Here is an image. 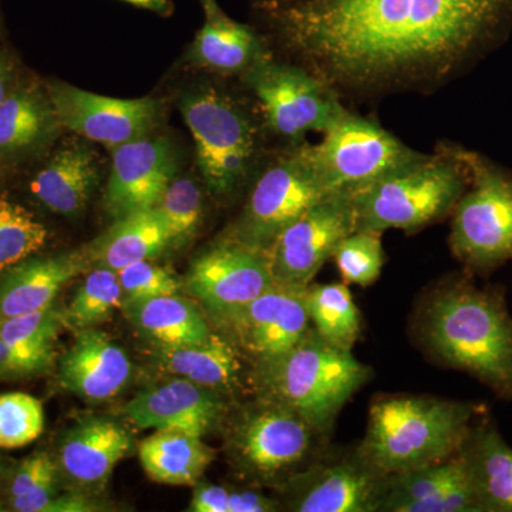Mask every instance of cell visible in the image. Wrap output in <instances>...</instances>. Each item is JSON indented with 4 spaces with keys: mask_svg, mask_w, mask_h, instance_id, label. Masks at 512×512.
<instances>
[{
    "mask_svg": "<svg viewBox=\"0 0 512 512\" xmlns=\"http://www.w3.org/2000/svg\"><path fill=\"white\" fill-rule=\"evenodd\" d=\"M512 0H291L286 46L339 94L434 87L477 59L507 25Z\"/></svg>",
    "mask_w": 512,
    "mask_h": 512,
    "instance_id": "6da1fadb",
    "label": "cell"
},
{
    "mask_svg": "<svg viewBox=\"0 0 512 512\" xmlns=\"http://www.w3.org/2000/svg\"><path fill=\"white\" fill-rule=\"evenodd\" d=\"M464 272L427 293L417 313L421 346L441 366L461 370L512 400V318L504 291L478 288Z\"/></svg>",
    "mask_w": 512,
    "mask_h": 512,
    "instance_id": "7a4b0ae2",
    "label": "cell"
},
{
    "mask_svg": "<svg viewBox=\"0 0 512 512\" xmlns=\"http://www.w3.org/2000/svg\"><path fill=\"white\" fill-rule=\"evenodd\" d=\"M483 403L431 396H386L370 406L359 456L382 476L456 457Z\"/></svg>",
    "mask_w": 512,
    "mask_h": 512,
    "instance_id": "3957f363",
    "label": "cell"
},
{
    "mask_svg": "<svg viewBox=\"0 0 512 512\" xmlns=\"http://www.w3.org/2000/svg\"><path fill=\"white\" fill-rule=\"evenodd\" d=\"M372 373L353 352L330 345L311 326L293 348L256 362L252 380L259 399L288 407L329 436L343 407Z\"/></svg>",
    "mask_w": 512,
    "mask_h": 512,
    "instance_id": "277c9868",
    "label": "cell"
},
{
    "mask_svg": "<svg viewBox=\"0 0 512 512\" xmlns=\"http://www.w3.org/2000/svg\"><path fill=\"white\" fill-rule=\"evenodd\" d=\"M468 151L443 144L434 154L350 191L356 231L413 234L451 217L471 181Z\"/></svg>",
    "mask_w": 512,
    "mask_h": 512,
    "instance_id": "5b68a950",
    "label": "cell"
},
{
    "mask_svg": "<svg viewBox=\"0 0 512 512\" xmlns=\"http://www.w3.org/2000/svg\"><path fill=\"white\" fill-rule=\"evenodd\" d=\"M185 124L194 138L198 168L215 197L237 194L258 157V130L247 111L221 90L201 86L180 101Z\"/></svg>",
    "mask_w": 512,
    "mask_h": 512,
    "instance_id": "8992f818",
    "label": "cell"
},
{
    "mask_svg": "<svg viewBox=\"0 0 512 512\" xmlns=\"http://www.w3.org/2000/svg\"><path fill=\"white\" fill-rule=\"evenodd\" d=\"M471 181L453 214L448 244L468 274L487 276L512 261V174L468 151Z\"/></svg>",
    "mask_w": 512,
    "mask_h": 512,
    "instance_id": "52a82bcc",
    "label": "cell"
},
{
    "mask_svg": "<svg viewBox=\"0 0 512 512\" xmlns=\"http://www.w3.org/2000/svg\"><path fill=\"white\" fill-rule=\"evenodd\" d=\"M330 194L313 161L311 144H293L256 178L244 211L227 235L268 251L285 228Z\"/></svg>",
    "mask_w": 512,
    "mask_h": 512,
    "instance_id": "ba28073f",
    "label": "cell"
},
{
    "mask_svg": "<svg viewBox=\"0 0 512 512\" xmlns=\"http://www.w3.org/2000/svg\"><path fill=\"white\" fill-rule=\"evenodd\" d=\"M265 123L278 136L301 144L311 133H325L348 111L340 94L303 66L275 62L271 56L242 74Z\"/></svg>",
    "mask_w": 512,
    "mask_h": 512,
    "instance_id": "9c48e42d",
    "label": "cell"
},
{
    "mask_svg": "<svg viewBox=\"0 0 512 512\" xmlns=\"http://www.w3.org/2000/svg\"><path fill=\"white\" fill-rule=\"evenodd\" d=\"M313 161L329 192L353 191L423 157L375 120L348 110L312 146Z\"/></svg>",
    "mask_w": 512,
    "mask_h": 512,
    "instance_id": "30bf717a",
    "label": "cell"
},
{
    "mask_svg": "<svg viewBox=\"0 0 512 512\" xmlns=\"http://www.w3.org/2000/svg\"><path fill=\"white\" fill-rule=\"evenodd\" d=\"M319 433L301 414L288 407L259 399L234 424L231 451L239 467L265 480L299 473L323 453Z\"/></svg>",
    "mask_w": 512,
    "mask_h": 512,
    "instance_id": "8fae6325",
    "label": "cell"
},
{
    "mask_svg": "<svg viewBox=\"0 0 512 512\" xmlns=\"http://www.w3.org/2000/svg\"><path fill=\"white\" fill-rule=\"evenodd\" d=\"M356 231L350 191H338L313 205L279 234L268 249L275 284L306 289L339 242Z\"/></svg>",
    "mask_w": 512,
    "mask_h": 512,
    "instance_id": "7c38bea8",
    "label": "cell"
},
{
    "mask_svg": "<svg viewBox=\"0 0 512 512\" xmlns=\"http://www.w3.org/2000/svg\"><path fill=\"white\" fill-rule=\"evenodd\" d=\"M275 284L268 251L225 235L195 259L188 291L204 303L218 323L231 318Z\"/></svg>",
    "mask_w": 512,
    "mask_h": 512,
    "instance_id": "4fadbf2b",
    "label": "cell"
},
{
    "mask_svg": "<svg viewBox=\"0 0 512 512\" xmlns=\"http://www.w3.org/2000/svg\"><path fill=\"white\" fill-rule=\"evenodd\" d=\"M384 478L357 450L320 454L286 480L288 508L296 512H379Z\"/></svg>",
    "mask_w": 512,
    "mask_h": 512,
    "instance_id": "5bb4252c",
    "label": "cell"
},
{
    "mask_svg": "<svg viewBox=\"0 0 512 512\" xmlns=\"http://www.w3.org/2000/svg\"><path fill=\"white\" fill-rule=\"evenodd\" d=\"M49 100L60 126L109 148L147 136L161 117L156 99H114L66 83L49 87Z\"/></svg>",
    "mask_w": 512,
    "mask_h": 512,
    "instance_id": "9a60e30c",
    "label": "cell"
},
{
    "mask_svg": "<svg viewBox=\"0 0 512 512\" xmlns=\"http://www.w3.org/2000/svg\"><path fill=\"white\" fill-rule=\"evenodd\" d=\"M220 325L231 336L229 342L255 362L282 355L312 326L306 289L274 284Z\"/></svg>",
    "mask_w": 512,
    "mask_h": 512,
    "instance_id": "2e32d148",
    "label": "cell"
},
{
    "mask_svg": "<svg viewBox=\"0 0 512 512\" xmlns=\"http://www.w3.org/2000/svg\"><path fill=\"white\" fill-rule=\"evenodd\" d=\"M177 171L173 148L163 137H140L114 148L104 204L114 220L151 210Z\"/></svg>",
    "mask_w": 512,
    "mask_h": 512,
    "instance_id": "e0dca14e",
    "label": "cell"
},
{
    "mask_svg": "<svg viewBox=\"0 0 512 512\" xmlns=\"http://www.w3.org/2000/svg\"><path fill=\"white\" fill-rule=\"evenodd\" d=\"M215 393L177 377L138 393L124 406V414L138 429L177 430L204 437L225 413Z\"/></svg>",
    "mask_w": 512,
    "mask_h": 512,
    "instance_id": "ac0fdd59",
    "label": "cell"
},
{
    "mask_svg": "<svg viewBox=\"0 0 512 512\" xmlns=\"http://www.w3.org/2000/svg\"><path fill=\"white\" fill-rule=\"evenodd\" d=\"M131 450L133 437L119 421L90 417L66 431L56 461L76 491L100 490Z\"/></svg>",
    "mask_w": 512,
    "mask_h": 512,
    "instance_id": "d6986e66",
    "label": "cell"
},
{
    "mask_svg": "<svg viewBox=\"0 0 512 512\" xmlns=\"http://www.w3.org/2000/svg\"><path fill=\"white\" fill-rule=\"evenodd\" d=\"M130 376L127 353L94 328L79 330L60 360V386L87 402L113 399L127 386Z\"/></svg>",
    "mask_w": 512,
    "mask_h": 512,
    "instance_id": "ffe728a7",
    "label": "cell"
},
{
    "mask_svg": "<svg viewBox=\"0 0 512 512\" xmlns=\"http://www.w3.org/2000/svg\"><path fill=\"white\" fill-rule=\"evenodd\" d=\"M84 251L26 259L0 279V322L55 305L64 286L89 266Z\"/></svg>",
    "mask_w": 512,
    "mask_h": 512,
    "instance_id": "44dd1931",
    "label": "cell"
},
{
    "mask_svg": "<svg viewBox=\"0 0 512 512\" xmlns=\"http://www.w3.org/2000/svg\"><path fill=\"white\" fill-rule=\"evenodd\" d=\"M458 456L483 512H512V447L487 413L478 417Z\"/></svg>",
    "mask_w": 512,
    "mask_h": 512,
    "instance_id": "7402d4cb",
    "label": "cell"
},
{
    "mask_svg": "<svg viewBox=\"0 0 512 512\" xmlns=\"http://www.w3.org/2000/svg\"><path fill=\"white\" fill-rule=\"evenodd\" d=\"M66 326L55 305L0 322V380L47 372L56 357V345Z\"/></svg>",
    "mask_w": 512,
    "mask_h": 512,
    "instance_id": "603a6c76",
    "label": "cell"
},
{
    "mask_svg": "<svg viewBox=\"0 0 512 512\" xmlns=\"http://www.w3.org/2000/svg\"><path fill=\"white\" fill-rule=\"evenodd\" d=\"M204 25L195 37V62L212 72L244 74L266 57L264 42L244 23L229 18L218 0H200Z\"/></svg>",
    "mask_w": 512,
    "mask_h": 512,
    "instance_id": "cb8c5ba5",
    "label": "cell"
},
{
    "mask_svg": "<svg viewBox=\"0 0 512 512\" xmlns=\"http://www.w3.org/2000/svg\"><path fill=\"white\" fill-rule=\"evenodd\" d=\"M97 180L96 157L86 146L74 144L57 151L37 173L30 190L55 214L76 217L86 207Z\"/></svg>",
    "mask_w": 512,
    "mask_h": 512,
    "instance_id": "d4e9b609",
    "label": "cell"
},
{
    "mask_svg": "<svg viewBox=\"0 0 512 512\" xmlns=\"http://www.w3.org/2000/svg\"><path fill=\"white\" fill-rule=\"evenodd\" d=\"M170 245L163 221L151 208L114 220V224L83 251L90 265L117 272L136 262L156 258Z\"/></svg>",
    "mask_w": 512,
    "mask_h": 512,
    "instance_id": "484cf974",
    "label": "cell"
},
{
    "mask_svg": "<svg viewBox=\"0 0 512 512\" xmlns=\"http://www.w3.org/2000/svg\"><path fill=\"white\" fill-rule=\"evenodd\" d=\"M123 308L131 323L157 346L197 345L212 335L201 309L178 295L124 301Z\"/></svg>",
    "mask_w": 512,
    "mask_h": 512,
    "instance_id": "4316f807",
    "label": "cell"
},
{
    "mask_svg": "<svg viewBox=\"0 0 512 512\" xmlns=\"http://www.w3.org/2000/svg\"><path fill=\"white\" fill-rule=\"evenodd\" d=\"M156 359L164 372L214 392H227L241 382L239 350L228 339L214 333L197 345L157 346Z\"/></svg>",
    "mask_w": 512,
    "mask_h": 512,
    "instance_id": "83f0119b",
    "label": "cell"
},
{
    "mask_svg": "<svg viewBox=\"0 0 512 512\" xmlns=\"http://www.w3.org/2000/svg\"><path fill=\"white\" fill-rule=\"evenodd\" d=\"M141 466L151 480L167 485H195L214 460L202 437L177 430H156L138 446Z\"/></svg>",
    "mask_w": 512,
    "mask_h": 512,
    "instance_id": "f1b7e54d",
    "label": "cell"
},
{
    "mask_svg": "<svg viewBox=\"0 0 512 512\" xmlns=\"http://www.w3.org/2000/svg\"><path fill=\"white\" fill-rule=\"evenodd\" d=\"M306 308L316 332L330 345L353 352L362 335V315L348 284H311Z\"/></svg>",
    "mask_w": 512,
    "mask_h": 512,
    "instance_id": "f546056e",
    "label": "cell"
},
{
    "mask_svg": "<svg viewBox=\"0 0 512 512\" xmlns=\"http://www.w3.org/2000/svg\"><path fill=\"white\" fill-rule=\"evenodd\" d=\"M468 480L461 457L414 468L384 478V494L379 512H403L407 505L426 500L431 495Z\"/></svg>",
    "mask_w": 512,
    "mask_h": 512,
    "instance_id": "4dcf8cb0",
    "label": "cell"
},
{
    "mask_svg": "<svg viewBox=\"0 0 512 512\" xmlns=\"http://www.w3.org/2000/svg\"><path fill=\"white\" fill-rule=\"evenodd\" d=\"M56 121L52 104H47L39 94L28 90L8 94L0 103V150L35 146L45 140Z\"/></svg>",
    "mask_w": 512,
    "mask_h": 512,
    "instance_id": "1f68e13d",
    "label": "cell"
},
{
    "mask_svg": "<svg viewBox=\"0 0 512 512\" xmlns=\"http://www.w3.org/2000/svg\"><path fill=\"white\" fill-rule=\"evenodd\" d=\"M60 477L57 461L46 451L26 457L10 474L9 507L16 512H52L62 495Z\"/></svg>",
    "mask_w": 512,
    "mask_h": 512,
    "instance_id": "d6a6232c",
    "label": "cell"
},
{
    "mask_svg": "<svg viewBox=\"0 0 512 512\" xmlns=\"http://www.w3.org/2000/svg\"><path fill=\"white\" fill-rule=\"evenodd\" d=\"M123 301L117 272L96 266L74 293L69 308L63 312L64 320L77 330L93 329L109 320Z\"/></svg>",
    "mask_w": 512,
    "mask_h": 512,
    "instance_id": "836d02e7",
    "label": "cell"
},
{
    "mask_svg": "<svg viewBox=\"0 0 512 512\" xmlns=\"http://www.w3.org/2000/svg\"><path fill=\"white\" fill-rule=\"evenodd\" d=\"M49 231L22 205L0 197V272L45 247Z\"/></svg>",
    "mask_w": 512,
    "mask_h": 512,
    "instance_id": "e575fe53",
    "label": "cell"
},
{
    "mask_svg": "<svg viewBox=\"0 0 512 512\" xmlns=\"http://www.w3.org/2000/svg\"><path fill=\"white\" fill-rule=\"evenodd\" d=\"M154 210L167 229L170 244L183 247L201 227L204 207L200 188L190 178L171 181Z\"/></svg>",
    "mask_w": 512,
    "mask_h": 512,
    "instance_id": "d590c367",
    "label": "cell"
},
{
    "mask_svg": "<svg viewBox=\"0 0 512 512\" xmlns=\"http://www.w3.org/2000/svg\"><path fill=\"white\" fill-rule=\"evenodd\" d=\"M382 235L376 231H355L339 242L332 259L345 284L370 286L379 279L386 262Z\"/></svg>",
    "mask_w": 512,
    "mask_h": 512,
    "instance_id": "8d00e7d4",
    "label": "cell"
},
{
    "mask_svg": "<svg viewBox=\"0 0 512 512\" xmlns=\"http://www.w3.org/2000/svg\"><path fill=\"white\" fill-rule=\"evenodd\" d=\"M45 429L43 404L30 394L0 396V448L15 450L33 443Z\"/></svg>",
    "mask_w": 512,
    "mask_h": 512,
    "instance_id": "74e56055",
    "label": "cell"
},
{
    "mask_svg": "<svg viewBox=\"0 0 512 512\" xmlns=\"http://www.w3.org/2000/svg\"><path fill=\"white\" fill-rule=\"evenodd\" d=\"M124 301L158 298L177 295L181 284L177 276L163 266L150 261H140L117 271ZM123 301V302H124Z\"/></svg>",
    "mask_w": 512,
    "mask_h": 512,
    "instance_id": "f35d334b",
    "label": "cell"
},
{
    "mask_svg": "<svg viewBox=\"0 0 512 512\" xmlns=\"http://www.w3.org/2000/svg\"><path fill=\"white\" fill-rule=\"evenodd\" d=\"M231 490L214 484H195L190 504L192 512H228Z\"/></svg>",
    "mask_w": 512,
    "mask_h": 512,
    "instance_id": "ab89813d",
    "label": "cell"
},
{
    "mask_svg": "<svg viewBox=\"0 0 512 512\" xmlns=\"http://www.w3.org/2000/svg\"><path fill=\"white\" fill-rule=\"evenodd\" d=\"M279 504L256 490H231L228 512H272L278 511Z\"/></svg>",
    "mask_w": 512,
    "mask_h": 512,
    "instance_id": "60d3db41",
    "label": "cell"
},
{
    "mask_svg": "<svg viewBox=\"0 0 512 512\" xmlns=\"http://www.w3.org/2000/svg\"><path fill=\"white\" fill-rule=\"evenodd\" d=\"M124 2L140 6V8L153 10V12L157 13H168L171 9V3L168 0H124Z\"/></svg>",
    "mask_w": 512,
    "mask_h": 512,
    "instance_id": "b9f144b4",
    "label": "cell"
},
{
    "mask_svg": "<svg viewBox=\"0 0 512 512\" xmlns=\"http://www.w3.org/2000/svg\"><path fill=\"white\" fill-rule=\"evenodd\" d=\"M8 96V69L0 60V103Z\"/></svg>",
    "mask_w": 512,
    "mask_h": 512,
    "instance_id": "7bdbcfd3",
    "label": "cell"
},
{
    "mask_svg": "<svg viewBox=\"0 0 512 512\" xmlns=\"http://www.w3.org/2000/svg\"><path fill=\"white\" fill-rule=\"evenodd\" d=\"M0 511H2V501H0Z\"/></svg>",
    "mask_w": 512,
    "mask_h": 512,
    "instance_id": "ee69618b",
    "label": "cell"
}]
</instances>
